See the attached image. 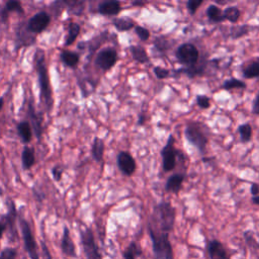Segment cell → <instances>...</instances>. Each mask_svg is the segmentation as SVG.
<instances>
[{"label":"cell","instance_id":"43","mask_svg":"<svg viewBox=\"0 0 259 259\" xmlns=\"http://www.w3.org/2000/svg\"><path fill=\"white\" fill-rule=\"evenodd\" d=\"M41 252H42V258L44 259H53L50 253L49 248L47 247V245L45 243H41Z\"/></svg>","mask_w":259,"mask_h":259},{"label":"cell","instance_id":"51","mask_svg":"<svg viewBox=\"0 0 259 259\" xmlns=\"http://www.w3.org/2000/svg\"><path fill=\"white\" fill-rule=\"evenodd\" d=\"M155 259H156V258H155Z\"/></svg>","mask_w":259,"mask_h":259},{"label":"cell","instance_id":"36","mask_svg":"<svg viewBox=\"0 0 259 259\" xmlns=\"http://www.w3.org/2000/svg\"><path fill=\"white\" fill-rule=\"evenodd\" d=\"M17 256V251L15 248H5L0 253V259H15Z\"/></svg>","mask_w":259,"mask_h":259},{"label":"cell","instance_id":"15","mask_svg":"<svg viewBox=\"0 0 259 259\" xmlns=\"http://www.w3.org/2000/svg\"><path fill=\"white\" fill-rule=\"evenodd\" d=\"M120 10H121L120 2L116 0H108V1L100 2L97 7L98 13L105 16L117 15L120 12Z\"/></svg>","mask_w":259,"mask_h":259},{"label":"cell","instance_id":"28","mask_svg":"<svg viewBox=\"0 0 259 259\" xmlns=\"http://www.w3.org/2000/svg\"><path fill=\"white\" fill-rule=\"evenodd\" d=\"M223 15H224L225 20H228L232 23H236L240 18L241 12L237 6H228L223 11Z\"/></svg>","mask_w":259,"mask_h":259},{"label":"cell","instance_id":"13","mask_svg":"<svg viewBox=\"0 0 259 259\" xmlns=\"http://www.w3.org/2000/svg\"><path fill=\"white\" fill-rule=\"evenodd\" d=\"M206 250L210 259H230L226 248L218 240H210L207 243Z\"/></svg>","mask_w":259,"mask_h":259},{"label":"cell","instance_id":"44","mask_svg":"<svg viewBox=\"0 0 259 259\" xmlns=\"http://www.w3.org/2000/svg\"><path fill=\"white\" fill-rule=\"evenodd\" d=\"M250 191H251L252 196L258 195V194H259V184H257V183H252V184H251Z\"/></svg>","mask_w":259,"mask_h":259},{"label":"cell","instance_id":"1","mask_svg":"<svg viewBox=\"0 0 259 259\" xmlns=\"http://www.w3.org/2000/svg\"><path fill=\"white\" fill-rule=\"evenodd\" d=\"M34 69L37 74L38 86H39V98L40 101L46 105L47 110L50 111L53 107V90L49 75L48 66L45 59V52L40 49H37L34 54Z\"/></svg>","mask_w":259,"mask_h":259},{"label":"cell","instance_id":"22","mask_svg":"<svg viewBox=\"0 0 259 259\" xmlns=\"http://www.w3.org/2000/svg\"><path fill=\"white\" fill-rule=\"evenodd\" d=\"M67 35L65 37V47H69L75 42L77 39L80 31H81V25L77 22H70L67 26Z\"/></svg>","mask_w":259,"mask_h":259},{"label":"cell","instance_id":"4","mask_svg":"<svg viewBox=\"0 0 259 259\" xmlns=\"http://www.w3.org/2000/svg\"><path fill=\"white\" fill-rule=\"evenodd\" d=\"M184 136L192 146H194L201 154H204L208 138L201 123L197 121H189L185 127Z\"/></svg>","mask_w":259,"mask_h":259},{"label":"cell","instance_id":"32","mask_svg":"<svg viewBox=\"0 0 259 259\" xmlns=\"http://www.w3.org/2000/svg\"><path fill=\"white\" fill-rule=\"evenodd\" d=\"M249 31V26L247 24H242V25H235L232 26L230 29V35L233 39L240 38L244 35H246Z\"/></svg>","mask_w":259,"mask_h":259},{"label":"cell","instance_id":"37","mask_svg":"<svg viewBox=\"0 0 259 259\" xmlns=\"http://www.w3.org/2000/svg\"><path fill=\"white\" fill-rule=\"evenodd\" d=\"M196 104L198 107L202 109H206L210 107V99L206 95H197L196 96Z\"/></svg>","mask_w":259,"mask_h":259},{"label":"cell","instance_id":"46","mask_svg":"<svg viewBox=\"0 0 259 259\" xmlns=\"http://www.w3.org/2000/svg\"><path fill=\"white\" fill-rule=\"evenodd\" d=\"M5 229H6V226L4 225V223H3V222H1V221H0V240H1L2 236H3V233H4Z\"/></svg>","mask_w":259,"mask_h":259},{"label":"cell","instance_id":"25","mask_svg":"<svg viewBox=\"0 0 259 259\" xmlns=\"http://www.w3.org/2000/svg\"><path fill=\"white\" fill-rule=\"evenodd\" d=\"M112 24L118 31H127L136 27V22L128 17H115L112 19Z\"/></svg>","mask_w":259,"mask_h":259},{"label":"cell","instance_id":"12","mask_svg":"<svg viewBox=\"0 0 259 259\" xmlns=\"http://www.w3.org/2000/svg\"><path fill=\"white\" fill-rule=\"evenodd\" d=\"M27 113L30 118V122H31L30 125H31V128L33 130L32 132L34 133V135L36 136L37 139H40L41 134H42V117L38 112L35 111V108L33 105V100L31 101V99L29 100V103H28Z\"/></svg>","mask_w":259,"mask_h":259},{"label":"cell","instance_id":"3","mask_svg":"<svg viewBox=\"0 0 259 259\" xmlns=\"http://www.w3.org/2000/svg\"><path fill=\"white\" fill-rule=\"evenodd\" d=\"M149 236L153 245V252L156 259H174V252L169 240L168 233L158 232L148 227Z\"/></svg>","mask_w":259,"mask_h":259},{"label":"cell","instance_id":"26","mask_svg":"<svg viewBox=\"0 0 259 259\" xmlns=\"http://www.w3.org/2000/svg\"><path fill=\"white\" fill-rule=\"evenodd\" d=\"M243 76L247 79L259 77V59L253 60L245 65L242 69Z\"/></svg>","mask_w":259,"mask_h":259},{"label":"cell","instance_id":"49","mask_svg":"<svg viewBox=\"0 0 259 259\" xmlns=\"http://www.w3.org/2000/svg\"><path fill=\"white\" fill-rule=\"evenodd\" d=\"M3 105H4V98L0 97V111H1V109L3 107Z\"/></svg>","mask_w":259,"mask_h":259},{"label":"cell","instance_id":"30","mask_svg":"<svg viewBox=\"0 0 259 259\" xmlns=\"http://www.w3.org/2000/svg\"><path fill=\"white\" fill-rule=\"evenodd\" d=\"M222 88L225 90H231V89H235V88H239V89H245L246 88V83L240 79L237 78H231V79H227L223 85Z\"/></svg>","mask_w":259,"mask_h":259},{"label":"cell","instance_id":"34","mask_svg":"<svg viewBox=\"0 0 259 259\" xmlns=\"http://www.w3.org/2000/svg\"><path fill=\"white\" fill-rule=\"evenodd\" d=\"M154 46H155V48H156L158 51H162V52L169 50V48L171 47L170 40L167 39V38L164 37V36L156 37V38H155V41H154Z\"/></svg>","mask_w":259,"mask_h":259},{"label":"cell","instance_id":"47","mask_svg":"<svg viewBox=\"0 0 259 259\" xmlns=\"http://www.w3.org/2000/svg\"><path fill=\"white\" fill-rule=\"evenodd\" d=\"M251 200H252V202H253L254 204H256V205H259V195H256V196H252Z\"/></svg>","mask_w":259,"mask_h":259},{"label":"cell","instance_id":"39","mask_svg":"<svg viewBox=\"0 0 259 259\" xmlns=\"http://www.w3.org/2000/svg\"><path fill=\"white\" fill-rule=\"evenodd\" d=\"M153 71H154V74L156 75V77H157L158 79H165V78H167V77L169 76V74H170L169 70H167V69H165V68H163V67H160V66L154 67Z\"/></svg>","mask_w":259,"mask_h":259},{"label":"cell","instance_id":"40","mask_svg":"<svg viewBox=\"0 0 259 259\" xmlns=\"http://www.w3.org/2000/svg\"><path fill=\"white\" fill-rule=\"evenodd\" d=\"M244 238H245V241H246L248 246H251V247L259 249V243L254 239L253 234L250 231H246L244 233Z\"/></svg>","mask_w":259,"mask_h":259},{"label":"cell","instance_id":"29","mask_svg":"<svg viewBox=\"0 0 259 259\" xmlns=\"http://www.w3.org/2000/svg\"><path fill=\"white\" fill-rule=\"evenodd\" d=\"M141 254H142V249L135 241H133L130 243V245L124 250L123 258L124 259H137V257L140 256Z\"/></svg>","mask_w":259,"mask_h":259},{"label":"cell","instance_id":"33","mask_svg":"<svg viewBox=\"0 0 259 259\" xmlns=\"http://www.w3.org/2000/svg\"><path fill=\"white\" fill-rule=\"evenodd\" d=\"M238 132L240 135V140L242 143H247L251 140L252 137V127L249 123H243L239 125Z\"/></svg>","mask_w":259,"mask_h":259},{"label":"cell","instance_id":"24","mask_svg":"<svg viewBox=\"0 0 259 259\" xmlns=\"http://www.w3.org/2000/svg\"><path fill=\"white\" fill-rule=\"evenodd\" d=\"M130 52L132 54V57L135 61H137L138 63H141V64H146V63H149L150 59L148 57V54L145 50L144 47L142 46H131L130 47Z\"/></svg>","mask_w":259,"mask_h":259},{"label":"cell","instance_id":"42","mask_svg":"<svg viewBox=\"0 0 259 259\" xmlns=\"http://www.w3.org/2000/svg\"><path fill=\"white\" fill-rule=\"evenodd\" d=\"M252 113L259 115V91L256 94V96L253 100V103H252Z\"/></svg>","mask_w":259,"mask_h":259},{"label":"cell","instance_id":"23","mask_svg":"<svg viewBox=\"0 0 259 259\" xmlns=\"http://www.w3.org/2000/svg\"><path fill=\"white\" fill-rule=\"evenodd\" d=\"M104 149H105V146H104L103 140L98 137H95L91 146V155L96 162H101L103 160Z\"/></svg>","mask_w":259,"mask_h":259},{"label":"cell","instance_id":"11","mask_svg":"<svg viewBox=\"0 0 259 259\" xmlns=\"http://www.w3.org/2000/svg\"><path fill=\"white\" fill-rule=\"evenodd\" d=\"M116 163L120 172L126 176H132L137 169V164L134 157L125 151H121L117 154Z\"/></svg>","mask_w":259,"mask_h":259},{"label":"cell","instance_id":"50","mask_svg":"<svg viewBox=\"0 0 259 259\" xmlns=\"http://www.w3.org/2000/svg\"><path fill=\"white\" fill-rule=\"evenodd\" d=\"M22 259H26V258H22Z\"/></svg>","mask_w":259,"mask_h":259},{"label":"cell","instance_id":"21","mask_svg":"<svg viewBox=\"0 0 259 259\" xmlns=\"http://www.w3.org/2000/svg\"><path fill=\"white\" fill-rule=\"evenodd\" d=\"M21 163L24 170H29L35 163L34 148L30 146H24L21 153Z\"/></svg>","mask_w":259,"mask_h":259},{"label":"cell","instance_id":"48","mask_svg":"<svg viewBox=\"0 0 259 259\" xmlns=\"http://www.w3.org/2000/svg\"><path fill=\"white\" fill-rule=\"evenodd\" d=\"M134 6H144L145 5V2H142V1H134L132 3Z\"/></svg>","mask_w":259,"mask_h":259},{"label":"cell","instance_id":"14","mask_svg":"<svg viewBox=\"0 0 259 259\" xmlns=\"http://www.w3.org/2000/svg\"><path fill=\"white\" fill-rule=\"evenodd\" d=\"M35 40V35L29 32L26 28V26L19 25L17 30H16V46H15V51H18L21 47H27L32 44H34Z\"/></svg>","mask_w":259,"mask_h":259},{"label":"cell","instance_id":"2","mask_svg":"<svg viewBox=\"0 0 259 259\" xmlns=\"http://www.w3.org/2000/svg\"><path fill=\"white\" fill-rule=\"evenodd\" d=\"M176 210L169 201L157 203L149 218L148 227L162 233H170L174 229Z\"/></svg>","mask_w":259,"mask_h":259},{"label":"cell","instance_id":"10","mask_svg":"<svg viewBox=\"0 0 259 259\" xmlns=\"http://www.w3.org/2000/svg\"><path fill=\"white\" fill-rule=\"evenodd\" d=\"M51 16L46 11H39L32 15L26 22V28L29 32L36 35L41 33L50 24Z\"/></svg>","mask_w":259,"mask_h":259},{"label":"cell","instance_id":"31","mask_svg":"<svg viewBox=\"0 0 259 259\" xmlns=\"http://www.w3.org/2000/svg\"><path fill=\"white\" fill-rule=\"evenodd\" d=\"M64 4H67L69 7V12L73 14H81L84 10V1H77V0H70V1H63Z\"/></svg>","mask_w":259,"mask_h":259},{"label":"cell","instance_id":"35","mask_svg":"<svg viewBox=\"0 0 259 259\" xmlns=\"http://www.w3.org/2000/svg\"><path fill=\"white\" fill-rule=\"evenodd\" d=\"M135 32L136 34L139 36V38L143 41H146L149 39L150 37V31L144 27V26H141V25H136L135 27Z\"/></svg>","mask_w":259,"mask_h":259},{"label":"cell","instance_id":"20","mask_svg":"<svg viewBox=\"0 0 259 259\" xmlns=\"http://www.w3.org/2000/svg\"><path fill=\"white\" fill-rule=\"evenodd\" d=\"M16 131H17V134L23 144H28L31 141L33 132H32L29 121H27V120L19 121L16 125Z\"/></svg>","mask_w":259,"mask_h":259},{"label":"cell","instance_id":"19","mask_svg":"<svg viewBox=\"0 0 259 259\" xmlns=\"http://www.w3.org/2000/svg\"><path fill=\"white\" fill-rule=\"evenodd\" d=\"M60 59L63 62V64L71 69H74L77 67L80 61V55L74 51L69 50H62L60 54Z\"/></svg>","mask_w":259,"mask_h":259},{"label":"cell","instance_id":"6","mask_svg":"<svg viewBox=\"0 0 259 259\" xmlns=\"http://www.w3.org/2000/svg\"><path fill=\"white\" fill-rule=\"evenodd\" d=\"M175 56L180 64L185 65L186 67H191L197 64L199 59V52L194 45L190 42H184L176 49Z\"/></svg>","mask_w":259,"mask_h":259},{"label":"cell","instance_id":"7","mask_svg":"<svg viewBox=\"0 0 259 259\" xmlns=\"http://www.w3.org/2000/svg\"><path fill=\"white\" fill-rule=\"evenodd\" d=\"M174 145H175V139L173 135H169L168 140L161 151L162 167L165 172H170L174 170L176 166V159L179 151L175 149Z\"/></svg>","mask_w":259,"mask_h":259},{"label":"cell","instance_id":"45","mask_svg":"<svg viewBox=\"0 0 259 259\" xmlns=\"http://www.w3.org/2000/svg\"><path fill=\"white\" fill-rule=\"evenodd\" d=\"M145 121H146V115H145V113H141L140 116H139L138 124H139V125H143V124L145 123Z\"/></svg>","mask_w":259,"mask_h":259},{"label":"cell","instance_id":"27","mask_svg":"<svg viewBox=\"0 0 259 259\" xmlns=\"http://www.w3.org/2000/svg\"><path fill=\"white\" fill-rule=\"evenodd\" d=\"M205 14H206V16H207V18L210 22L220 23V22H223L225 20L222 9L219 6L214 5V4L208 5V7L206 8Z\"/></svg>","mask_w":259,"mask_h":259},{"label":"cell","instance_id":"41","mask_svg":"<svg viewBox=\"0 0 259 259\" xmlns=\"http://www.w3.org/2000/svg\"><path fill=\"white\" fill-rule=\"evenodd\" d=\"M63 173H64V169L60 165H57L52 169V174H53V177L56 181H60L62 179Z\"/></svg>","mask_w":259,"mask_h":259},{"label":"cell","instance_id":"9","mask_svg":"<svg viewBox=\"0 0 259 259\" xmlns=\"http://www.w3.org/2000/svg\"><path fill=\"white\" fill-rule=\"evenodd\" d=\"M95 65L102 71L110 70L117 62V52L113 48H104L100 50L95 57Z\"/></svg>","mask_w":259,"mask_h":259},{"label":"cell","instance_id":"8","mask_svg":"<svg viewBox=\"0 0 259 259\" xmlns=\"http://www.w3.org/2000/svg\"><path fill=\"white\" fill-rule=\"evenodd\" d=\"M81 236V242L83 246V250L85 252V255L87 259H102L98 247L95 243L94 235L89 228H85L82 231H80Z\"/></svg>","mask_w":259,"mask_h":259},{"label":"cell","instance_id":"16","mask_svg":"<svg viewBox=\"0 0 259 259\" xmlns=\"http://www.w3.org/2000/svg\"><path fill=\"white\" fill-rule=\"evenodd\" d=\"M10 12H17L20 14L24 13V9L22 8V5L17 0H8L5 2L4 6L2 7L0 11V21L1 22H7L8 20V13Z\"/></svg>","mask_w":259,"mask_h":259},{"label":"cell","instance_id":"17","mask_svg":"<svg viewBox=\"0 0 259 259\" xmlns=\"http://www.w3.org/2000/svg\"><path fill=\"white\" fill-rule=\"evenodd\" d=\"M61 248H62V251L65 255H67L69 257H74V258L77 257L76 247H75V244H74L73 240L71 239L70 232H69V229L67 227L64 228L63 237H62V241H61Z\"/></svg>","mask_w":259,"mask_h":259},{"label":"cell","instance_id":"5","mask_svg":"<svg viewBox=\"0 0 259 259\" xmlns=\"http://www.w3.org/2000/svg\"><path fill=\"white\" fill-rule=\"evenodd\" d=\"M19 226L22 234V239H23V244H24V249L27 252L28 256L30 259H39L38 251H37V245L35 242V239L33 237L31 228L27 221L23 218H19Z\"/></svg>","mask_w":259,"mask_h":259},{"label":"cell","instance_id":"18","mask_svg":"<svg viewBox=\"0 0 259 259\" xmlns=\"http://www.w3.org/2000/svg\"><path fill=\"white\" fill-rule=\"evenodd\" d=\"M184 178H185L184 174H181V173L172 174L166 181V184H165L166 191L172 192V193H178L182 188Z\"/></svg>","mask_w":259,"mask_h":259},{"label":"cell","instance_id":"38","mask_svg":"<svg viewBox=\"0 0 259 259\" xmlns=\"http://www.w3.org/2000/svg\"><path fill=\"white\" fill-rule=\"evenodd\" d=\"M203 3L202 0H189L186 3V7L187 10L189 11V13L191 14H195V12L197 11V9L199 8V6Z\"/></svg>","mask_w":259,"mask_h":259}]
</instances>
